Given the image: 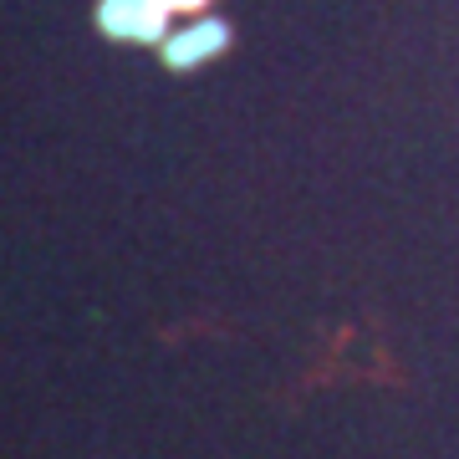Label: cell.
<instances>
[{"label":"cell","instance_id":"1","mask_svg":"<svg viewBox=\"0 0 459 459\" xmlns=\"http://www.w3.org/2000/svg\"><path fill=\"white\" fill-rule=\"evenodd\" d=\"M169 11L164 0H102L98 5V26L113 41H169Z\"/></svg>","mask_w":459,"mask_h":459},{"label":"cell","instance_id":"2","mask_svg":"<svg viewBox=\"0 0 459 459\" xmlns=\"http://www.w3.org/2000/svg\"><path fill=\"white\" fill-rule=\"evenodd\" d=\"M225 47H230L225 21H195V26H184V31H169L164 62L184 72V66H199V62H210V56H220Z\"/></svg>","mask_w":459,"mask_h":459},{"label":"cell","instance_id":"3","mask_svg":"<svg viewBox=\"0 0 459 459\" xmlns=\"http://www.w3.org/2000/svg\"><path fill=\"white\" fill-rule=\"evenodd\" d=\"M169 11H199V5H204V0H164Z\"/></svg>","mask_w":459,"mask_h":459}]
</instances>
